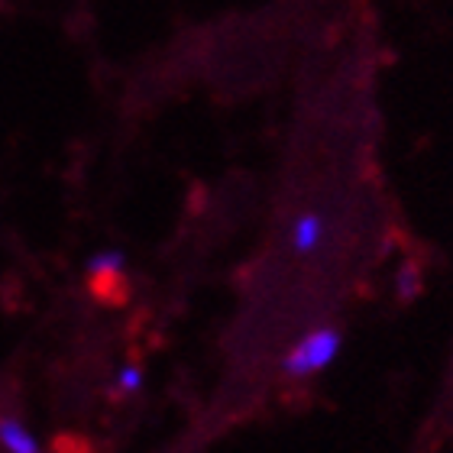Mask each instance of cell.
<instances>
[{
    "label": "cell",
    "instance_id": "1",
    "mask_svg": "<svg viewBox=\"0 0 453 453\" xmlns=\"http://www.w3.org/2000/svg\"><path fill=\"white\" fill-rule=\"evenodd\" d=\"M340 347H343V337H340L337 327H318V331L304 334L298 343H295L282 359V372L292 379H308L314 372L327 369L337 359Z\"/></svg>",
    "mask_w": 453,
    "mask_h": 453
},
{
    "label": "cell",
    "instance_id": "2",
    "mask_svg": "<svg viewBox=\"0 0 453 453\" xmlns=\"http://www.w3.org/2000/svg\"><path fill=\"white\" fill-rule=\"evenodd\" d=\"M91 282H95V292H104L111 282H120L123 269H127V256L120 250H101L85 263Z\"/></svg>",
    "mask_w": 453,
    "mask_h": 453
},
{
    "label": "cell",
    "instance_id": "3",
    "mask_svg": "<svg viewBox=\"0 0 453 453\" xmlns=\"http://www.w3.org/2000/svg\"><path fill=\"white\" fill-rule=\"evenodd\" d=\"M0 447L7 453H42L36 434L13 415H0Z\"/></svg>",
    "mask_w": 453,
    "mask_h": 453
},
{
    "label": "cell",
    "instance_id": "4",
    "mask_svg": "<svg viewBox=\"0 0 453 453\" xmlns=\"http://www.w3.org/2000/svg\"><path fill=\"white\" fill-rule=\"evenodd\" d=\"M321 236H324V220L318 214H298V220L292 224V246L295 253H314L318 246H321Z\"/></svg>",
    "mask_w": 453,
    "mask_h": 453
},
{
    "label": "cell",
    "instance_id": "5",
    "mask_svg": "<svg viewBox=\"0 0 453 453\" xmlns=\"http://www.w3.org/2000/svg\"><path fill=\"white\" fill-rule=\"evenodd\" d=\"M395 292H398V298H402V302H411V298H418V295H421V269H418L415 263H405L402 269H398Z\"/></svg>",
    "mask_w": 453,
    "mask_h": 453
},
{
    "label": "cell",
    "instance_id": "6",
    "mask_svg": "<svg viewBox=\"0 0 453 453\" xmlns=\"http://www.w3.org/2000/svg\"><path fill=\"white\" fill-rule=\"evenodd\" d=\"M142 388V372L136 366H123L117 372V392L120 395H133V392H140Z\"/></svg>",
    "mask_w": 453,
    "mask_h": 453
}]
</instances>
